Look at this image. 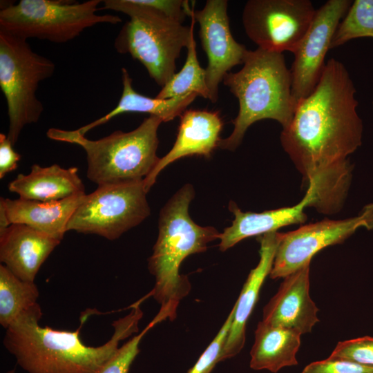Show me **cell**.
<instances>
[{
  "label": "cell",
  "mask_w": 373,
  "mask_h": 373,
  "mask_svg": "<svg viewBox=\"0 0 373 373\" xmlns=\"http://www.w3.org/2000/svg\"><path fill=\"white\" fill-rule=\"evenodd\" d=\"M234 307L223 325L196 363L186 373H210L216 364L223 361V352L234 315Z\"/></svg>",
  "instance_id": "obj_27"
},
{
  "label": "cell",
  "mask_w": 373,
  "mask_h": 373,
  "mask_svg": "<svg viewBox=\"0 0 373 373\" xmlns=\"http://www.w3.org/2000/svg\"><path fill=\"white\" fill-rule=\"evenodd\" d=\"M61 240L23 224L0 232V261L22 280L34 282L43 263Z\"/></svg>",
  "instance_id": "obj_16"
},
{
  "label": "cell",
  "mask_w": 373,
  "mask_h": 373,
  "mask_svg": "<svg viewBox=\"0 0 373 373\" xmlns=\"http://www.w3.org/2000/svg\"><path fill=\"white\" fill-rule=\"evenodd\" d=\"M372 108H373V102H372Z\"/></svg>",
  "instance_id": "obj_32"
},
{
  "label": "cell",
  "mask_w": 373,
  "mask_h": 373,
  "mask_svg": "<svg viewBox=\"0 0 373 373\" xmlns=\"http://www.w3.org/2000/svg\"><path fill=\"white\" fill-rule=\"evenodd\" d=\"M309 265L284 278L263 309V322L296 330L301 335L311 332L319 319L318 308L309 295Z\"/></svg>",
  "instance_id": "obj_14"
},
{
  "label": "cell",
  "mask_w": 373,
  "mask_h": 373,
  "mask_svg": "<svg viewBox=\"0 0 373 373\" xmlns=\"http://www.w3.org/2000/svg\"><path fill=\"white\" fill-rule=\"evenodd\" d=\"M329 357L348 359L373 366V337L365 336L340 341Z\"/></svg>",
  "instance_id": "obj_28"
},
{
  "label": "cell",
  "mask_w": 373,
  "mask_h": 373,
  "mask_svg": "<svg viewBox=\"0 0 373 373\" xmlns=\"http://www.w3.org/2000/svg\"><path fill=\"white\" fill-rule=\"evenodd\" d=\"M227 0H208L201 10L187 8V16L200 25L202 48L207 56L205 68L209 99L216 103L219 84L235 66L242 64L248 51L237 42L231 32Z\"/></svg>",
  "instance_id": "obj_12"
},
{
  "label": "cell",
  "mask_w": 373,
  "mask_h": 373,
  "mask_svg": "<svg viewBox=\"0 0 373 373\" xmlns=\"http://www.w3.org/2000/svg\"><path fill=\"white\" fill-rule=\"evenodd\" d=\"M55 70V64L33 51L26 39L0 29V88L7 104V136L13 145L22 129L41 116L44 106L37 90Z\"/></svg>",
  "instance_id": "obj_7"
},
{
  "label": "cell",
  "mask_w": 373,
  "mask_h": 373,
  "mask_svg": "<svg viewBox=\"0 0 373 373\" xmlns=\"http://www.w3.org/2000/svg\"><path fill=\"white\" fill-rule=\"evenodd\" d=\"M373 38V0H355L339 23L330 49L356 38Z\"/></svg>",
  "instance_id": "obj_25"
},
{
  "label": "cell",
  "mask_w": 373,
  "mask_h": 373,
  "mask_svg": "<svg viewBox=\"0 0 373 373\" xmlns=\"http://www.w3.org/2000/svg\"><path fill=\"white\" fill-rule=\"evenodd\" d=\"M146 298L133 303L129 314L113 323V334L101 346L83 343L82 326L73 332L40 326L43 314L38 303L23 311L6 329L3 343L28 373H98L119 347V342L138 331L143 316L140 304Z\"/></svg>",
  "instance_id": "obj_2"
},
{
  "label": "cell",
  "mask_w": 373,
  "mask_h": 373,
  "mask_svg": "<svg viewBox=\"0 0 373 373\" xmlns=\"http://www.w3.org/2000/svg\"><path fill=\"white\" fill-rule=\"evenodd\" d=\"M77 171V167L64 169L57 164L46 167L33 164L28 174H19L8 184V189L23 200H61L85 193L84 184Z\"/></svg>",
  "instance_id": "obj_20"
},
{
  "label": "cell",
  "mask_w": 373,
  "mask_h": 373,
  "mask_svg": "<svg viewBox=\"0 0 373 373\" xmlns=\"http://www.w3.org/2000/svg\"><path fill=\"white\" fill-rule=\"evenodd\" d=\"M373 229V202L354 217L339 220H324L281 233L269 274L272 279L285 278L307 264L321 249L343 242L359 228Z\"/></svg>",
  "instance_id": "obj_11"
},
{
  "label": "cell",
  "mask_w": 373,
  "mask_h": 373,
  "mask_svg": "<svg viewBox=\"0 0 373 373\" xmlns=\"http://www.w3.org/2000/svg\"><path fill=\"white\" fill-rule=\"evenodd\" d=\"M281 233L275 231L260 236V260L251 270L240 296L234 305V315L225 343L223 361L237 355L245 342L247 322L258 301L260 290L267 276H269Z\"/></svg>",
  "instance_id": "obj_18"
},
{
  "label": "cell",
  "mask_w": 373,
  "mask_h": 373,
  "mask_svg": "<svg viewBox=\"0 0 373 373\" xmlns=\"http://www.w3.org/2000/svg\"><path fill=\"white\" fill-rule=\"evenodd\" d=\"M85 193L58 201L40 202L0 198L10 224L28 225L47 236L61 240L73 214L82 202Z\"/></svg>",
  "instance_id": "obj_19"
},
{
  "label": "cell",
  "mask_w": 373,
  "mask_h": 373,
  "mask_svg": "<svg viewBox=\"0 0 373 373\" xmlns=\"http://www.w3.org/2000/svg\"><path fill=\"white\" fill-rule=\"evenodd\" d=\"M160 322V318L155 316L140 334L119 347L98 373H128L132 363L140 352L139 345L142 338L151 328Z\"/></svg>",
  "instance_id": "obj_26"
},
{
  "label": "cell",
  "mask_w": 373,
  "mask_h": 373,
  "mask_svg": "<svg viewBox=\"0 0 373 373\" xmlns=\"http://www.w3.org/2000/svg\"><path fill=\"white\" fill-rule=\"evenodd\" d=\"M222 82L238 99L239 111L232 133L220 140L219 148L235 151L248 128L260 120L277 121L283 129L290 124L298 102L283 52L260 48L248 50L242 69L227 73Z\"/></svg>",
  "instance_id": "obj_5"
},
{
  "label": "cell",
  "mask_w": 373,
  "mask_h": 373,
  "mask_svg": "<svg viewBox=\"0 0 373 373\" xmlns=\"http://www.w3.org/2000/svg\"><path fill=\"white\" fill-rule=\"evenodd\" d=\"M39 290L35 282L24 281L0 265V324L6 329L25 310L36 303Z\"/></svg>",
  "instance_id": "obj_23"
},
{
  "label": "cell",
  "mask_w": 373,
  "mask_h": 373,
  "mask_svg": "<svg viewBox=\"0 0 373 373\" xmlns=\"http://www.w3.org/2000/svg\"><path fill=\"white\" fill-rule=\"evenodd\" d=\"M186 48V59L182 68L178 73H175L162 87L156 98L167 99L190 93H196L205 99L209 98L205 68H202L198 61L193 36Z\"/></svg>",
  "instance_id": "obj_24"
},
{
  "label": "cell",
  "mask_w": 373,
  "mask_h": 373,
  "mask_svg": "<svg viewBox=\"0 0 373 373\" xmlns=\"http://www.w3.org/2000/svg\"><path fill=\"white\" fill-rule=\"evenodd\" d=\"M13 144L8 136L0 134V178L2 179L8 173L17 167V162L21 155L13 149Z\"/></svg>",
  "instance_id": "obj_30"
},
{
  "label": "cell",
  "mask_w": 373,
  "mask_h": 373,
  "mask_svg": "<svg viewBox=\"0 0 373 373\" xmlns=\"http://www.w3.org/2000/svg\"><path fill=\"white\" fill-rule=\"evenodd\" d=\"M352 3L350 0H329L316 9L309 28L293 52L291 89L297 102L316 86L333 36Z\"/></svg>",
  "instance_id": "obj_13"
},
{
  "label": "cell",
  "mask_w": 373,
  "mask_h": 373,
  "mask_svg": "<svg viewBox=\"0 0 373 373\" xmlns=\"http://www.w3.org/2000/svg\"><path fill=\"white\" fill-rule=\"evenodd\" d=\"M223 122L218 112L186 110L180 115L178 132L171 149L160 158L156 166L146 178L149 191L160 173L172 162L184 157L198 155L209 158L218 147Z\"/></svg>",
  "instance_id": "obj_15"
},
{
  "label": "cell",
  "mask_w": 373,
  "mask_h": 373,
  "mask_svg": "<svg viewBox=\"0 0 373 373\" xmlns=\"http://www.w3.org/2000/svg\"><path fill=\"white\" fill-rule=\"evenodd\" d=\"M16 372V369L15 368H13L9 371H8L6 373H15Z\"/></svg>",
  "instance_id": "obj_31"
},
{
  "label": "cell",
  "mask_w": 373,
  "mask_h": 373,
  "mask_svg": "<svg viewBox=\"0 0 373 373\" xmlns=\"http://www.w3.org/2000/svg\"><path fill=\"white\" fill-rule=\"evenodd\" d=\"M300 373H373V366L329 356L324 360L310 363Z\"/></svg>",
  "instance_id": "obj_29"
},
{
  "label": "cell",
  "mask_w": 373,
  "mask_h": 373,
  "mask_svg": "<svg viewBox=\"0 0 373 373\" xmlns=\"http://www.w3.org/2000/svg\"><path fill=\"white\" fill-rule=\"evenodd\" d=\"M315 199L309 186L302 200L292 207H283L260 213L243 212L236 202L230 201L229 209L234 219L219 236V249L225 251L241 240L277 231L281 227L306 221V207H314Z\"/></svg>",
  "instance_id": "obj_17"
},
{
  "label": "cell",
  "mask_w": 373,
  "mask_h": 373,
  "mask_svg": "<svg viewBox=\"0 0 373 373\" xmlns=\"http://www.w3.org/2000/svg\"><path fill=\"white\" fill-rule=\"evenodd\" d=\"M300 336L296 330L260 321L250 351V367L277 373L285 367L298 365Z\"/></svg>",
  "instance_id": "obj_21"
},
{
  "label": "cell",
  "mask_w": 373,
  "mask_h": 373,
  "mask_svg": "<svg viewBox=\"0 0 373 373\" xmlns=\"http://www.w3.org/2000/svg\"><path fill=\"white\" fill-rule=\"evenodd\" d=\"M162 119L149 115L135 129L119 130L101 139L89 140L76 130L51 128V140L77 144L85 151L86 175L97 185L128 181H141L152 173L160 157L157 131Z\"/></svg>",
  "instance_id": "obj_6"
},
{
  "label": "cell",
  "mask_w": 373,
  "mask_h": 373,
  "mask_svg": "<svg viewBox=\"0 0 373 373\" xmlns=\"http://www.w3.org/2000/svg\"><path fill=\"white\" fill-rule=\"evenodd\" d=\"M147 193L144 180L97 185L93 192L84 195L67 231L115 240L150 215Z\"/></svg>",
  "instance_id": "obj_9"
},
{
  "label": "cell",
  "mask_w": 373,
  "mask_h": 373,
  "mask_svg": "<svg viewBox=\"0 0 373 373\" xmlns=\"http://www.w3.org/2000/svg\"><path fill=\"white\" fill-rule=\"evenodd\" d=\"M316 9L309 0H249L242 21L247 37L263 50L294 52Z\"/></svg>",
  "instance_id": "obj_10"
},
{
  "label": "cell",
  "mask_w": 373,
  "mask_h": 373,
  "mask_svg": "<svg viewBox=\"0 0 373 373\" xmlns=\"http://www.w3.org/2000/svg\"><path fill=\"white\" fill-rule=\"evenodd\" d=\"M122 80L123 89L117 105L103 117L76 129L77 133L85 135L91 129L125 113H148L160 118L164 122H169L180 117L198 96L196 93H190L180 97L160 99L143 95L134 90L132 78L125 68H122Z\"/></svg>",
  "instance_id": "obj_22"
},
{
  "label": "cell",
  "mask_w": 373,
  "mask_h": 373,
  "mask_svg": "<svg viewBox=\"0 0 373 373\" xmlns=\"http://www.w3.org/2000/svg\"><path fill=\"white\" fill-rule=\"evenodd\" d=\"M102 9L127 15L129 20L114 41L120 54H129L160 86L175 74L176 60L193 36L190 27L177 21L184 17L182 0H105Z\"/></svg>",
  "instance_id": "obj_3"
},
{
  "label": "cell",
  "mask_w": 373,
  "mask_h": 373,
  "mask_svg": "<svg viewBox=\"0 0 373 373\" xmlns=\"http://www.w3.org/2000/svg\"><path fill=\"white\" fill-rule=\"evenodd\" d=\"M356 88L345 66L329 59L314 90L300 99L280 142L307 187L314 208L338 212L347 196L352 164L348 156L362 144L363 122L356 108Z\"/></svg>",
  "instance_id": "obj_1"
},
{
  "label": "cell",
  "mask_w": 373,
  "mask_h": 373,
  "mask_svg": "<svg viewBox=\"0 0 373 373\" xmlns=\"http://www.w3.org/2000/svg\"><path fill=\"white\" fill-rule=\"evenodd\" d=\"M194 196L193 186L186 184L161 209L157 238L148 260L149 270L155 278L151 295L170 320L175 318L180 301L191 290L188 278L180 273L182 261L204 252L220 234L213 227L200 226L191 219L189 207Z\"/></svg>",
  "instance_id": "obj_4"
},
{
  "label": "cell",
  "mask_w": 373,
  "mask_h": 373,
  "mask_svg": "<svg viewBox=\"0 0 373 373\" xmlns=\"http://www.w3.org/2000/svg\"><path fill=\"white\" fill-rule=\"evenodd\" d=\"M102 2L20 0L3 3L0 9V29L26 40L37 38L66 43L95 25L122 21L117 15L97 14Z\"/></svg>",
  "instance_id": "obj_8"
}]
</instances>
